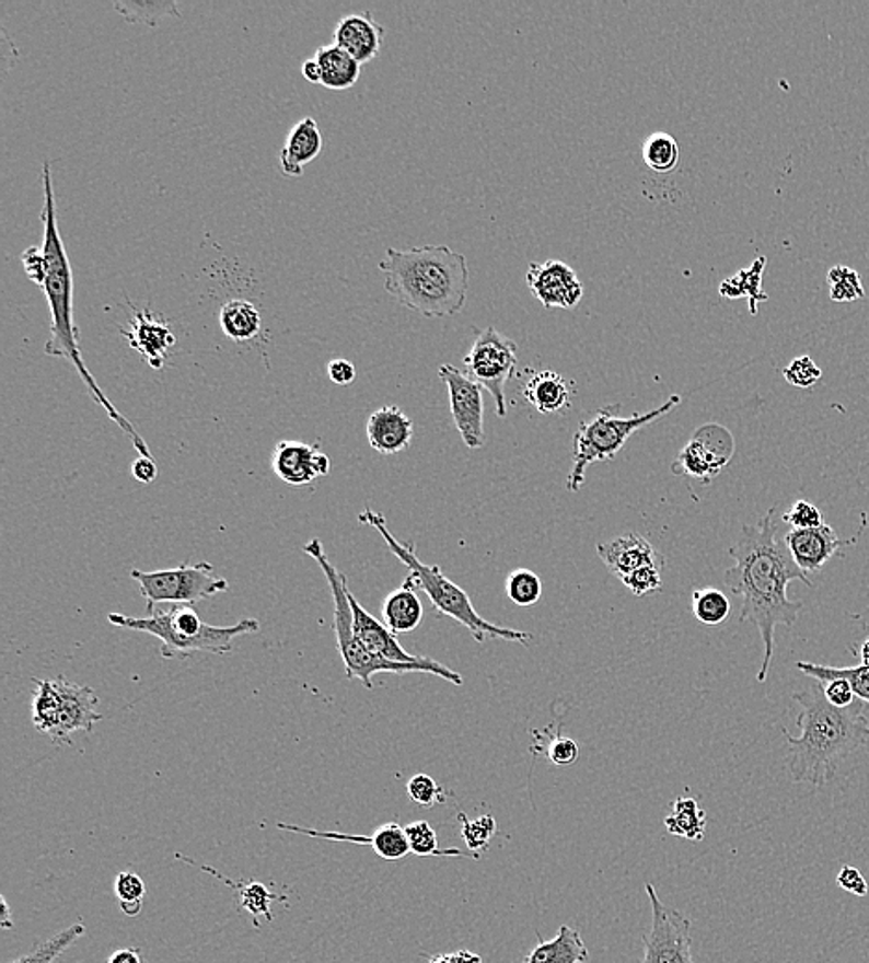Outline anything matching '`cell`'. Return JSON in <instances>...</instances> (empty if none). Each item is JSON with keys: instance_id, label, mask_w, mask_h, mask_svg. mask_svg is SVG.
Returning <instances> with one entry per match:
<instances>
[{"instance_id": "cell-1", "label": "cell", "mask_w": 869, "mask_h": 963, "mask_svg": "<svg viewBox=\"0 0 869 963\" xmlns=\"http://www.w3.org/2000/svg\"><path fill=\"white\" fill-rule=\"evenodd\" d=\"M775 508L756 524H745L742 537L729 548L734 567L725 571V585L732 595L742 599L740 623H753L764 641V660L756 681L766 682L773 654H775V628L796 625L803 602L788 599V585L803 582L812 588V580L791 558L785 539H779V523L775 521Z\"/></svg>"}, {"instance_id": "cell-2", "label": "cell", "mask_w": 869, "mask_h": 963, "mask_svg": "<svg viewBox=\"0 0 869 963\" xmlns=\"http://www.w3.org/2000/svg\"><path fill=\"white\" fill-rule=\"evenodd\" d=\"M801 706L797 727L801 734L786 738V765L797 784L823 788L836 777L839 764L869 741V721L864 716L866 703L858 698L849 708H836L825 697L823 682L810 678L809 686L793 693Z\"/></svg>"}, {"instance_id": "cell-3", "label": "cell", "mask_w": 869, "mask_h": 963, "mask_svg": "<svg viewBox=\"0 0 869 963\" xmlns=\"http://www.w3.org/2000/svg\"><path fill=\"white\" fill-rule=\"evenodd\" d=\"M43 182V253L47 258V277L43 282V293L47 297L50 310V337L45 344V352L53 358H63V360L73 363L74 369L79 371L80 379L84 380L91 395L95 398V403L101 408L106 409L109 419L119 425L123 432L127 433L132 440L134 449L141 456H152L151 449L147 445L146 440L139 436L138 430L134 428L132 422L127 421L125 417L115 409L114 404L109 403L108 397L104 395L103 390L99 387L97 380L93 379L90 369L85 366L82 352H80L79 328L74 325V282L73 269L71 262L67 256L66 245L61 240L60 227H58V216H56V193L55 181H53V167L50 162L43 163L42 169Z\"/></svg>"}, {"instance_id": "cell-4", "label": "cell", "mask_w": 869, "mask_h": 963, "mask_svg": "<svg viewBox=\"0 0 869 963\" xmlns=\"http://www.w3.org/2000/svg\"><path fill=\"white\" fill-rule=\"evenodd\" d=\"M379 269L386 278L387 293L425 317H453L465 306L470 289L467 258L448 245L406 251L390 247Z\"/></svg>"}, {"instance_id": "cell-5", "label": "cell", "mask_w": 869, "mask_h": 963, "mask_svg": "<svg viewBox=\"0 0 869 963\" xmlns=\"http://www.w3.org/2000/svg\"><path fill=\"white\" fill-rule=\"evenodd\" d=\"M358 521L373 526L381 534L382 539L386 542L387 548L392 550V554L397 556L398 561L408 567L410 572L405 578L406 582H410L417 591H425L429 595L430 602L434 604V608L441 615H448L451 619L465 626L472 633L473 639L478 641V643H484L486 639H502V641L529 643L534 638L531 633H521V630L497 626L480 617L475 606H473L470 595L460 585L454 584L453 580H449V577L443 575L440 567L427 566V564H422L417 558L416 545L414 543H401L398 539H395V536L387 529L386 518L382 513L374 512L371 508H366L358 515Z\"/></svg>"}, {"instance_id": "cell-6", "label": "cell", "mask_w": 869, "mask_h": 963, "mask_svg": "<svg viewBox=\"0 0 869 963\" xmlns=\"http://www.w3.org/2000/svg\"><path fill=\"white\" fill-rule=\"evenodd\" d=\"M304 553L310 558L317 561L321 571L325 575L326 582L331 585L334 601V633H336V641H338V652L345 663V674L350 681H358L363 687L373 689V676L379 673H429L440 676L445 682H451L454 686L464 684V676L456 673L453 669H449L443 663L425 658L422 662L417 663H397L376 657L373 652H369L363 647L362 641L357 638L355 628H352V608L349 601V582L344 572H339L334 567L333 561L328 560L325 547L317 537H312L304 545Z\"/></svg>"}, {"instance_id": "cell-7", "label": "cell", "mask_w": 869, "mask_h": 963, "mask_svg": "<svg viewBox=\"0 0 869 963\" xmlns=\"http://www.w3.org/2000/svg\"><path fill=\"white\" fill-rule=\"evenodd\" d=\"M108 623L160 639L163 658H186L195 652L227 654L234 649V639L260 630V623L256 619H242L230 626L206 625L194 606H171L163 612L152 610L149 617L109 614Z\"/></svg>"}, {"instance_id": "cell-8", "label": "cell", "mask_w": 869, "mask_h": 963, "mask_svg": "<svg viewBox=\"0 0 869 963\" xmlns=\"http://www.w3.org/2000/svg\"><path fill=\"white\" fill-rule=\"evenodd\" d=\"M679 404H681V397L673 395L659 408L646 411V414H634L630 417L617 416L619 404H614V406H606V408L595 411L592 419L580 421L573 440V469L569 473L568 481H566L569 491L577 494L582 488L586 469L590 465L614 460L623 446L627 445L633 433L651 425L660 417L668 416L671 409H675Z\"/></svg>"}, {"instance_id": "cell-9", "label": "cell", "mask_w": 869, "mask_h": 963, "mask_svg": "<svg viewBox=\"0 0 869 963\" xmlns=\"http://www.w3.org/2000/svg\"><path fill=\"white\" fill-rule=\"evenodd\" d=\"M130 578L138 582L139 591L147 601L149 610L158 604L171 606H194L197 602L229 591V580L216 575L211 564H182L162 571H139L132 569Z\"/></svg>"}, {"instance_id": "cell-10", "label": "cell", "mask_w": 869, "mask_h": 963, "mask_svg": "<svg viewBox=\"0 0 869 963\" xmlns=\"http://www.w3.org/2000/svg\"><path fill=\"white\" fill-rule=\"evenodd\" d=\"M515 363L518 345L494 326L477 332L472 349L464 358L465 373L494 397L499 417L507 416L505 385L512 376Z\"/></svg>"}, {"instance_id": "cell-11", "label": "cell", "mask_w": 869, "mask_h": 963, "mask_svg": "<svg viewBox=\"0 0 869 963\" xmlns=\"http://www.w3.org/2000/svg\"><path fill=\"white\" fill-rule=\"evenodd\" d=\"M651 903V930L641 938L644 958L640 963H694L692 956V919L662 903L654 885L646 884Z\"/></svg>"}, {"instance_id": "cell-12", "label": "cell", "mask_w": 869, "mask_h": 963, "mask_svg": "<svg viewBox=\"0 0 869 963\" xmlns=\"http://www.w3.org/2000/svg\"><path fill=\"white\" fill-rule=\"evenodd\" d=\"M732 454V433L719 425H705L697 428L692 440L684 445L671 471L676 476H692L695 480L710 484L731 462Z\"/></svg>"}, {"instance_id": "cell-13", "label": "cell", "mask_w": 869, "mask_h": 963, "mask_svg": "<svg viewBox=\"0 0 869 963\" xmlns=\"http://www.w3.org/2000/svg\"><path fill=\"white\" fill-rule=\"evenodd\" d=\"M438 373L448 385L451 416L460 438L470 449H480L486 441L483 385L477 384L465 371L449 363L440 366Z\"/></svg>"}, {"instance_id": "cell-14", "label": "cell", "mask_w": 869, "mask_h": 963, "mask_svg": "<svg viewBox=\"0 0 869 963\" xmlns=\"http://www.w3.org/2000/svg\"><path fill=\"white\" fill-rule=\"evenodd\" d=\"M56 687V719L49 738L56 745L71 741L74 732H91L104 717L97 710L99 697L93 687L67 678H53Z\"/></svg>"}, {"instance_id": "cell-15", "label": "cell", "mask_w": 869, "mask_h": 963, "mask_svg": "<svg viewBox=\"0 0 869 963\" xmlns=\"http://www.w3.org/2000/svg\"><path fill=\"white\" fill-rule=\"evenodd\" d=\"M526 283L532 295L547 310H571L584 295L579 275L560 259H547L544 264L532 262L526 269Z\"/></svg>"}, {"instance_id": "cell-16", "label": "cell", "mask_w": 869, "mask_h": 963, "mask_svg": "<svg viewBox=\"0 0 869 963\" xmlns=\"http://www.w3.org/2000/svg\"><path fill=\"white\" fill-rule=\"evenodd\" d=\"M271 467L290 486H309L331 473V457L317 445L302 441H280L271 456Z\"/></svg>"}, {"instance_id": "cell-17", "label": "cell", "mask_w": 869, "mask_h": 963, "mask_svg": "<svg viewBox=\"0 0 869 963\" xmlns=\"http://www.w3.org/2000/svg\"><path fill=\"white\" fill-rule=\"evenodd\" d=\"M123 336L128 345L138 352L151 368L162 369L170 350L176 345V337L170 323L158 317L151 310H138L134 313L128 328H123Z\"/></svg>"}, {"instance_id": "cell-18", "label": "cell", "mask_w": 869, "mask_h": 963, "mask_svg": "<svg viewBox=\"0 0 869 963\" xmlns=\"http://www.w3.org/2000/svg\"><path fill=\"white\" fill-rule=\"evenodd\" d=\"M786 547L790 550L791 558L804 575H812L825 567L839 548L849 545V542L839 539L836 530L829 524H821L815 529H791L785 536Z\"/></svg>"}, {"instance_id": "cell-19", "label": "cell", "mask_w": 869, "mask_h": 963, "mask_svg": "<svg viewBox=\"0 0 869 963\" xmlns=\"http://www.w3.org/2000/svg\"><path fill=\"white\" fill-rule=\"evenodd\" d=\"M384 34V26L374 21L373 13L360 12L339 19L333 37L334 45L344 48L347 55L363 66L381 53Z\"/></svg>"}, {"instance_id": "cell-20", "label": "cell", "mask_w": 869, "mask_h": 963, "mask_svg": "<svg viewBox=\"0 0 869 963\" xmlns=\"http://www.w3.org/2000/svg\"><path fill=\"white\" fill-rule=\"evenodd\" d=\"M280 831L296 832L304 836L320 837V839H333V842L355 843V845H368L374 850V855L381 856L382 860L398 861L410 855V843L406 837L405 826L398 823H386L379 826L371 836H352L341 832H321L314 828H302L296 825H282L278 823Z\"/></svg>"}, {"instance_id": "cell-21", "label": "cell", "mask_w": 869, "mask_h": 963, "mask_svg": "<svg viewBox=\"0 0 869 963\" xmlns=\"http://www.w3.org/2000/svg\"><path fill=\"white\" fill-rule=\"evenodd\" d=\"M598 554L604 566L609 567L610 572L619 577V580L640 567H664L665 564L664 554L636 532L623 534L609 543H601L598 545Z\"/></svg>"}, {"instance_id": "cell-22", "label": "cell", "mask_w": 869, "mask_h": 963, "mask_svg": "<svg viewBox=\"0 0 869 963\" xmlns=\"http://www.w3.org/2000/svg\"><path fill=\"white\" fill-rule=\"evenodd\" d=\"M350 608H352V628L357 638L362 641L363 647L373 652L376 657L397 663H417L422 662L425 658L414 657L410 652H406L397 641V636L387 628L384 623L374 619L373 615L368 614L362 604L357 601V596L349 593Z\"/></svg>"}, {"instance_id": "cell-23", "label": "cell", "mask_w": 869, "mask_h": 963, "mask_svg": "<svg viewBox=\"0 0 869 963\" xmlns=\"http://www.w3.org/2000/svg\"><path fill=\"white\" fill-rule=\"evenodd\" d=\"M366 432L371 449L382 456H393L410 446L414 422L397 406H382L369 416Z\"/></svg>"}, {"instance_id": "cell-24", "label": "cell", "mask_w": 869, "mask_h": 963, "mask_svg": "<svg viewBox=\"0 0 869 963\" xmlns=\"http://www.w3.org/2000/svg\"><path fill=\"white\" fill-rule=\"evenodd\" d=\"M323 151V136L314 117L297 120L291 127L285 147L280 151V171L288 178H299L304 167L314 162Z\"/></svg>"}, {"instance_id": "cell-25", "label": "cell", "mask_w": 869, "mask_h": 963, "mask_svg": "<svg viewBox=\"0 0 869 963\" xmlns=\"http://www.w3.org/2000/svg\"><path fill=\"white\" fill-rule=\"evenodd\" d=\"M590 952L579 930L561 925L555 938L545 941L537 932V945L526 954L521 963H582L588 962Z\"/></svg>"}, {"instance_id": "cell-26", "label": "cell", "mask_w": 869, "mask_h": 963, "mask_svg": "<svg viewBox=\"0 0 869 963\" xmlns=\"http://www.w3.org/2000/svg\"><path fill=\"white\" fill-rule=\"evenodd\" d=\"M526 403L540 414H558L571 406V385L556 371H537L523 387Z\"/></svg>"}, {"instance_id": "cell-27", "label": "cell", "mask_w": 869, "mask_h": 963, "mask_svg": "<svg viewBox=\"0 0 869 963\" xmlns=\"http://www.w3.org/2000/svg\"><path fill=\"white\" fill-rule=\"evenodd\" d=\"M422 604L417 590L410 582H403L401 588L392 591L382 602V623L398 634L414 633L421 625Z\"/></svg>"}, {"instance_id": "cell-28", "label": "cell", "mask_w": 869, "mask_h": 963, "mask_svg": "<svg viewBox=\"0 0 869 963\" xmlns=\"http://www.w3.org/2000/svg\"><path fill=\"white\" fill-rule=\"evenodd\" d=\"M314 60L320 63L321 85L326 90L345 91L360 80V63L338 45H323L315 50Z\"/></svg>"}, {"instance_id": "cell-29", "label": "cell", "mask_w": 869, "mask_h": 963, "mask_svg": "<svg viewBox=\"0 0 869 963\" xmlns=\"http://www.w3.org/2000/svg\"><path fill=\"white\" fill-rule=\"evenodd\" d=\"M219 325L224 336L232 341H253L260 336L262 313L254 302L247 299H230L219 312Z\"/></svg>"}, {"instance_id": "cell-30", "label": "cell", "mask_w": 869, "mask_h": 963, "mask_svg": "<svg viewBox=\"0 0 869 963\" xmlns=\"http://www.w3.org/2000/svg\"><path fill=\"white\" fill-rule=\"evenodd\" d=\"M664 825L673 836L684 837L688 842H703L707 832V813L692 797H679L671 804Z\"/></svg>"}, {"instance_id": "cell-31", "label": "cell", "mask_w": 869, "mask_h": 963, "mask_svg": "<svg viewBox=\"0 0 869 963\" xmlns=\"http://www.w3.org/2000/svg\"><path fill=\"white\" fill-rule=\"evenodd\" d=\"M801 673L807 674L809 678L825 682L834 681V678H845L855 689V695L860 698L866 706L869 705V668L858 665V668H831V665H818V663L797 662L796 665Z\"/></svg>"}, {"instance_id": "cell-32", "label": "cell", "mask_w": 869, "mask_h": 963, "mask_svg": "<svg viewBox=\"0 0 869 963\" xmlns=\"http://www.w3.org/2000/svg\"><path fill=\"white\" fill-rule=\"evenodd\" d=\"M641 156L654 173H671L679 163L681 149L671 134L652 132L641 144Z\"/></svg>"}, {"instance_id": "cell-33", "label": "cell", "mask_w": 869, "mask_h": 963, "mask_svg": "<svg viewBox=\"0 0 869 963\" xmlns=\"http://www.w3.org/2000/svg\"><path fill=\"white\" fill-rule=\"evenodd\" d=\"M114 10L127 23H143L149 26H158L165 18H181V10L173 0H165V2L121 0V2H115Z\"/></svg>"}, {"instance_id": "cell-34", "label": "cell", "mask_w": 869, "mask_h": 963, "mask_svg": "<svg viewBox=\"0 0 869 963\" xmlns=\"http://www.w3.org/2000/svg\"><path fill=\"white\" fill-rule=\"evenodd\" d=\"M731 610L729 596L716 588H703L692 595V612L700 625H721L731 615Z\"/></svg>"}, {"instance_id": "cell-35", "label": "cell", "mask_w": 869, "mask_h": 963, "mask_svg": "<svg viewBox=\"0 0 869 963\" xmlns=\"http://www.w3.org/2000/svg\"><path fill=\"white\" fill-rule=\"evenodd\" d=\"M216 877H219V874L216 873ZM219 879L223 880L224 884H229L230 887H234L237 903H240L243 909H247L254 919L264 917L266 921H273L271 903L280 897L267 890L266 885L260 884V882H237V884H234L232 880L223 879V877H219Z\"/></svg>"}, {"instance_id": "cell-36", "label": "cell", "mask_w": 869, "mask_h": 963, "mask_svg": "<svg viewBox=\"0 0 869 963\" xmlns=\"http://www.w3.org/2000/svg\"><path fill=\"white\" fill-rule=\"evenodd\" d=\"M764 264H766V258H758L748 271H740L737 277L725 280L719 288V293L727 299H740V297L749 295L751 312L756 313V301H766L767 299L761 288Z\"/></svg>"}, {"instance_id": "cell-37", "label": "cell", "mask_w": 869, "mask_h": 963, "mask_svg": "<svg viewBox=\"0 0 869 963\" xmlns=\"http://www.w3.org/2000/svg\"><path fill=\"white\" fill-rule=\"evenodd\" d=\"M460 836L464 839L465 847L475 860L489 849V843L496 837L497 823L494 815H480L478 819H470L465 813H459Z\"/></svg>"}, {"instance_id": "cell-38", "label": "cell", "mask_w": 869, "mask_h": 963, "mask_svg": "<svg viewBox=\"0 0 869 963\" xmlns=\"http://www.w3.org/2000/svg\"><path fill=\"white\" fill-rule=\"evenodd\" d=\"M85 933L84 923H74L71 927L61 930L53 938L43 941L39 945L26 954V956L18 958L10 963H55L63 952L73 945L74 941H79Z\"/></svg>"}, {"instance_id": "cell-39", "label": "cell", "mask_w": 869, "mask_h": 963, "mask_svg": "<svg viewBox=\"0 0 869 963\" xmlns=\"http://www.w3.org/2000/svg\"><path fill=\"white\" fill-rule=\"evenodd\" d=\"M406 837L410 843L412 855L421 856V858H430V856H443V858H460L464 855V850L448 849L441 850L438 845V834L427 821H414L410 825L405 826ZM475 860V858H473Z\"/></svg>"}, {"instance_id": "cell-40", "label": "cell", "mask_w": 869, "mask_h": 963, "mask_svg": "<svg viewBox=\"0 0 869 963\" xmlns=\"http://www.w3.org/2000/svg\"><path fill=\"white\" fill-rule=\"evenodd\" d=\"M507 595L521 608H531L542 599V578L531 569H515L507 577Z\"/></svg>"}, {"instance_id": "cell-41", "label": "cell", "mask_w": 869, "mask_h": 963, "mask_svg": "<svg viewBox=\"0 0 869 963\" xmlns=\"http://www.w3.org/2000/svg\"><path fill=\"white\" fill-rule=\"evenodd\" d=\"M115 898L127 917H138L143 909L147 885L136 873H119L115 877Z\"/></svg>"}, {"instance_id": "cell-42", "label": "cell", "mask_w": 869, "mask_h": 963, "mask_svg": "<svg viewBox=\"0 0 869 963\" xmlns=\"http://www.w3.org/2000/svg\"><path fill=\"white\" fill-rule=\"evenodd\" d=\"M827 282L834 302H853L866 297L860 275L847 265H834L827 272Z\"/></svg>"}, {"instance_id": "cell-43", "label": "cell", "mask_w": 869, "mask_h": 963, "mask_svg": "<svg viewBox=\"0 0 869 963\" xmlns=\"http://www.w3.org/2000/svg\"><path fill=\"white\" fill-rule=\"evenodd\" d=\"M821 369L810 356H797L793 360L783 369V376L786 382L801 390H809L812 385L818 384L821 379Z\"/></svg>"}, {"instance_id": "cell-44", "label": "cell", "mask_w": 869, "mask_h": 963, "mask_svg": "<svg viewBox=\"0 0 869 963\" xmlns=\"http://www.w3.org/2000/svg\"><path fill=\"white\" fill-rule=\"evenodd\" d=\"M406 791H408V797H410L412 801L419 804V807L430 808L434 807V804H440V802H445L443 789L436 784L434 778L425 775V773L414 775L408 780V784H406Z\"/></svg>"}, {"instance_id": "cell-45", "label": "cell", "mask_w": 869, "mask_h": 963, "mask_svg": "<svg viewBox=\"0 0 869 963\" xmlns=\"http://www.w3.org/2000/svg\"><path fill=\"white\" fill-rule=\"evenodd\" d=\"M662 567L644 566L636 571L628 572L627 577L622 578L623 585L627 588L633 595L647 596L657 593L662 588Z\"/></svg>"}, {"instance_id": "cell-46", "label": "cell", "mask_w": 869, "mask_h": 963, "mask_svg": "<svg viewBox=\"0 0 869 963\" xmlns=\"http://www.w3.org/2000/svg\"><path fill=\"white\" fill-rule=\"evenodd\" d=\"M783 523L790 524L791 529H815L823 523V513L818 506L809 500H796L790 510L783 515Z\"/></svg>"}, {"instance_id": "cell-47", "label": "cell", "mask_w": 869, "mask_h": 963, "mask_svg": "<svg viewBox=\"0 0 869 963\" xmlns=\"http://www.w3.org/2000/svg\"><path fill=\"white\" fill-rule=\"evenodd\" d=\"M579 754L580 749L577 745V741L571 740V738H564V735H555L551 740L549 749H547V758H549L551 764L558 765V767L573 765L579 759Z\"/></svg>"}, {"instance_id": "cell-48", "label": "cell", "mask_w": 869, "mask_h": 963, "mask_svg": "<svg viewBox=\"0 0 869 963\" xmlns=\"http://www.w3.org/2000/svg\"><path fill=\"white\" fill-rule=\"evenodd\" d=\"M21 264L25 269L26 277L31 278V282L43 288L45 277H47V258L42 247H28L21 254Z\"/></svg>"}, {"instance_id": "cell-49", "label": "cell", "mask_w": 869, "mask_h": 963, "mask_svg": "<svg viewBox=\"0 0 869 963\" xmlns=\"http://www.w3.org/2000/svg\"><path fill=\"white\" fill-rule=\"evenodd\" d=\"M823 687H825V697H827L829 703L836 706V708H849V706L855 705L858 700L855 689L845 678H834V681L825 682Z\"/></svg>"}, {"instance_id": "cell-50", "label": "cell", "mask_w": 869, "mask_h": 963, "mask_svg": "<svg viewBox=\"0 0 869 963\" xmlns=\"http://www.w3.org/2000/svg\"><path fill=\"white\" fill-rule=\"evenodd\" d=\"M836 884H838L839 890L847 891V893L857 895V897H866L869 893V884L857 867H842L838 877H836Z\"/></svg>"}, {"instance_id": "cell-51", "label": "cell", "mask_w": 869, "mask_h": 963, "mask_svg": "<svg viewBox=\"0 0 869 963\" xmlns=\"http://www.w3.org/2000/svg\"><path fill=\"white\" fill-rule=\"evenodd\" d=\"M326 374L336 385H350L357 380V368L344 358H334L326 363Z\"/></svg>"}, {"instance_id": "cell-52", "label": "cell", "mask_w": 869, "mask_h": 963, "mask_svg": "<svg viewBox=\"0 0 869 963\" xmlns=\"http://www.w3.org/2000/svg\"><path fill=\"white\" fill-rule=\"evenodd\" d=\"M132 476L141 484H152L158 478V465L152 456H139L134 460Z\"/></svg>"}, {"instance_id": "cell-53", "label": "cell", "mask_w": 869, "mask_h": 963, "mask_svg": "<svg viewBox=\"0 0 869 963\" xmlns=\"http://www.w3.org/2000/svg\"><path fill=\"white\" fill-rule=\"evenodd\" d=\"M429 963H483V958L473 954L472 951L449 952V954H436L429 958Z\"/></svg>"}, {"instance_id": "cell-54", "label": "cell", "mask_w": 869, "mask_h": 963, "mask_svg": "<svg viewBox=\"0 0 869 963\" xmlns=\"http://www.w3.org/2000/svg\"><path fill=\"white\" fill-rule=\"evenodd\" d=\"M108 963H143V960L138 949H117L112 952Z\"/></svg>"}, {"instance_id": "cell-55", "label": "cell", "mask_w": 869, "mask_h": 963, "mask_svg": "<svg viewBox=\"0 0 869 963\" xmlns=\"http://www.w3.org/2000/svg\"><path fill=\"white\" fill-rule=\"evenodd\" d=\"M302 77H304V80L312 82V84H321L320 63L314 58H310V60L302 63Z\"/></svg>"}, {"instance_id": "cell-56", "label": "cell", "mask_w": 869, "mask_h": 963, "mask_svg": "<svg viewBox=\"0 0 869 963\" xmlns=\"http://www.w3.org/2000/svg\"><path fill=\"white\" fill-rule=\"evenodd\" d=\"M0 909H2L0 927L4 928V930H12L15 925H13L12 912H10V906H8L7 898L4 897H0Z\"/></svg>"}, {"instance_id": "cell-57", "label": "cell", "mask_w": 869, "mask_h": 963, "mask_svg": "<svg viewBox=\"0 0 869 963\" xmlns=\"http://www.w3.org/2000/svg\"><path fill=\"white\" fill-rule=\"evenodd\" d=\"M860 658H862L864 668H869V638L860 647Z\"/></svg>"}]
</instances>
